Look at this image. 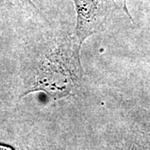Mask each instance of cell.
Segmentation results:
<instances>
[{
    "instance_id": "obj_1",
    "label": "cell",
    "mask_w": 150,
    "mask_h": 150,
    "mask_svg": "<svg viewBox=\"0 0 150 150\" xmlns=\"http://www.w3.org/2000/svg\"><path fill=\"white\" fill-rule=\"evenodd\" d=\"M76 33L44 32L24 60V91L22 96L43 92L54 99L80 91L83 83L80 50Z\"/></svg>"
},
{
    "instance_id": "obj_2",
    "label": "cell",
    "mask_w": 150,
    "mask_h": 150,
    "mask_svg": "<svg viewBox=\"0 0 150 150\" xmlns=\"http://www.w3.org/2000/svg\"><path fill=\"white\" fill-rule=\"evenodd\" d=\"M74 2L77 13L75 33L81 44L88 38L103 31L113 14L123 9L116 0H74Z\"/></svg>"
},
{
    "instance_id": "obj_3",
    "label": "cell",
    "mask_w": 150,
    "mask_h": 150,
    "mask_svg": "<svg viewBox=\"0 0 150 150\" xmlns=\"http://www.w3.org/2000/svg\"><path fill=\"white\" fill-rule=\"evenodd\" d=\"M21 2L24 4V5L27 6L29 9H31V10L33 11H35V12H38V10L37 9V8H36L35 5L33 4L31 0H21Z\"/></svg>"
},
{
    "instance_id": "obj_4",
    "label": "cell",
    "mask_w": 150,
    "mask_h": 150,
    "mask_svg": "<svg viewBox=\"0 0 150 150\" xmlns=\"http://www.w3.org/2000/svg\"><path fill=\"white\" fill-rule=\"evenodd\" d=\"M0 150H15L13 148H12L9 145L2 144H0Z\"/></svg>"
}]
</instances>
